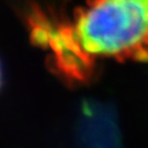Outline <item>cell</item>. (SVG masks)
<instances>
[{
  "mask_svg": "<svg viewBox=\"0 0 148 148\" xmlns=\"http://www.w3.org/2000/svg\"><path fill=\"white\" fill-rule=\"evenodd\" d=\"M76 148H122L116 114L110 106L87 100L80 108L75 133Z\"/></svg>",
  "mask_w": 148,
  "mask_h": 148,
  "instance_id": "3957f363",
  "label": "cell"
},
{
  "mask_svg": "<svg viewBox=\"0 0 148 148\" xmlns=\"http://www.w3.org/2000/svg\"><path fill=\"white\" fill-rule=\"evenodd\" d=\"M73 27L92 58L148 62V0H88Z\"/></svg>",
  "mask_w": 148,
  "mask_h": 148,
  "instance_id": "6da1fadb",
  "label": "cell"
},
{
  "mask_svg": "<svg viewBox=\"0 0 148 148\" xmlns=\"http://www.w3.org/2000/svg\"><path fill=\"white\" fill-rule=\"evenodd\" d=\"M32 36L49 49L55 69L70 84H84L93 74V58L82 49L73 23L49 21L45 13L35 11L31 19Z\"/></svg>",
  "mask_w": 148,
  "mask_h": 148,
  "instance_id": "7a4b0ae2",
  "label": "cell"
},
{
  "mask_svg": "<svg viewBox=\"0 0 148 148\" xmlns=\"http://www.w3.org/2000/svg\"><path fill=\"white\" fill-rule=\"evenodd\" d=\"M1 81H2V76H1V67H0V87H1Z\"/></svg>",
  "mask_w": 148,
  "mask_h": 148,
  "instance_id": "277c9868",
  "label": "cell"
}]
</instances>
